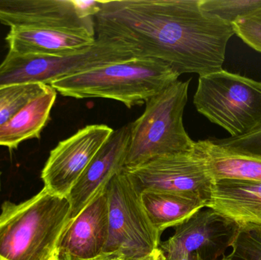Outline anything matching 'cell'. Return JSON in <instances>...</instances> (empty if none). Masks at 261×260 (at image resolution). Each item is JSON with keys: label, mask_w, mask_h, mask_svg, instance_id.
Instances as JSON below:
<instances>
[{"label": "cell", "mask_w": 261, "mask_h": 260, "mask_svg": "<svg viewBox=\"0 0 261 260\" xmlns=\"http://www.w3.org/2000/svg\"><path fill=\"white\" fill-rule=\"evenodd\" d=\"M114 130L105 125H87L60 142L41 172L44 189L67 198L76 182Z\"/></svg>", "instance_id": "9"}, {"label": "cell", "mask_w": 261, "mask_h": 260, "mask_svg": "<svg viewBox=\"0 0 261 260\" xmlns=\"http://www.w3.org/2000/svg\"><path fill=\"white\" fill-rule=\"evenodd\" d=\"M132 56L129 49L125 44L99 38L87 50L67 56L9 51L0 64V87L16 84L50 85L58 79L128 61Z\"/></svg>", "instance_id": "6"}, {"label": "cell", "mask_w": 261, "mask_h": 260, "mask_svg": "<svg viewBox=\"0 0 261 260\" xmlns=\"http://www.w3.org/2000/svg\"><path fill=\"white\" fill-rule=\"evenodd\" d=\"M110 230L107 189L64 229L55 254L89 259L103 253Z\"/></svg>", "instance_id": "13"}, {"label": "cell", "mask_w": 261, "mask_h": 260, "mask_svg": "<svg viewBox=\"0 0 261 260\" xmlns=\"http://www.w3.org/2000/svg\"><path fill=\"white\" fill-rule=\"evenodd\" d=\"M136 187L143 191H162L192 195L206 206L213 180L203 162L193 151L153 159L126 169Z\"/></svg>", "instance_id": "8"}, {"label": "cell", "mask_w": 261, "mask_h": 260, "mask_svg": "<svg viewBox=\"0 0 261 260\" xmlns=\"http://www.w3.org/2000/svg\"><path fill=\"white\" fill-rule=\"evenodd\" d=\"M130 134V123L113 131L76 182L67 196L69 222L105 192L112 179L125 168Z\"/></svg>", "instance_id": "11"}, {"label": "cell", "mask_w": 261, "mask_h": 260, "mask_svg": "<svg viewBox=\"0 0 261 260\" xmlns=\"http://www.w3.org/2000/svg\"><path fill=\"white\" fill-rule=\"evenodd\" d=\"M193 103L207 119L240 137L261 129V82L222 70L199 77Z\"/></svg>", "instance_id": "5"}, {"label": "cell", "mask_w": 261, "mask_h": 260, "mask_svg": "<svg viewBox=\"0 0 261 260\" xmlns=\"http://www.w3.org/2000/svg\"><path fill=\"white\" fill-rule=\"evenodd\" d=\"M212 140L229 152L261 157V129L243 137Z\"/></svg>", "instance_id": "22"}, {"label": "cell", "mask_w": 261, "mask_h": 260, "mask_svg": "<svg viewBox=\"0 0 261 260\" xmlns=\"http://www.w3.org/2000/svg\"><path fill=\"white\" fill-rule=\"evenodd\" d=\"M0 256L7 260H53L60 238L69 223L66 197L43 189L20 204L2 205Z\"/></svg>", "instance_id": "2"}, {"label": "cell", "mask_w": 261, "mask_h": 260, "mask_svg": "<svg viewBox=\"0 0 261 260\" xmlns=\"http://www.w3.org/2000/svg\"><path fill=\"white\" fill-rule=\"evenodd\" d=\"M202 10L232 24L261 11V0H200Z\"/></svg>", "instance_id": "20"}, {"label": "cell", "mask_w": 261, "mask_h": 260, "mask_svg": "<svg viewBox=\"0 0 261 260\" xmlns=\"http://www.w3.org/2000/svg\"><path fill=\"white\" fill-rule=\"evenodd\" d=\"M231 254L245 260H261V227L241 226Z\"/></svg>", "instance_id": "21"}, {"label": "cell", "mask_w": 261, "mask_h": 260, "mask_svg": "<svg viewBox=\"0 0 261 260\" xmlns=\"http://www.w3.org/2000/svg\"><path fill=\"white\" fill-rule=\"evenodd\" d=\"M161 250L158 249V250H155L153 253H150V254L147 255V256H144V257L132 260H161Z\"/></svg>", "instance_id": "26"}, {"label": "cell", "mask_w": 261, "mask_h": 260, "mask_svg": "<svg viewBox=\"0 0 261 260\" xmlns=\"http://www.w3.org/2000/svg\"><path fill=\"white\" fill-rule=\"evenodd\" d=\"M219 260H245L240 259V258L236 257V256H232V255L231 254V253H229V254L225 255V256H223V257L222 258V259H220Z\"/></svg>", "instance_id": "27"}, {"label": "cell", "mask_w": 261, "mask_h": 260, "mask_svg": "<svg viewBox=\"0 0 261 260\" xmlns=\"http://www.w3.org/2000/svg\"><path fill=\"white\" fill-rule=\"evenodd\" d=\"M179 76L161 61L135 58L71 75L50 85L64 96L113 99L132 108L145 103Z\"/></svg>", "instance_id": "3"}, {"label": "cell", "mask_w": 261, "mask_h": 260, "mask_svg": "<svg viewBox=\"0 0 261 260\" xmlns=\"http://www.w3.org/2000/svg\"><path fill=\"white\" fill-rule=\"evenodd\" d=\"M205 207L233 220L240 227H261V182L213 181L211 195Z\"/></svg>", "instance_id": "15"}, {"label": "cell", "mask_w": 261, "mask_h": 260, "mask_svg": "<svg viewBox=\"0 0 261 260\" xmlns=\"http://www.w3.org/2000/svg\"><path fill=\"white\" fill-rule=\"evenodd\" d=\"M234 33L250 47L261 53V11L232 24Z\"/></svg>", "instance_id": "23"}, {"label": "cell", "mask_w": 261, "mask_h": 260, "mask_svg": "<svg viewBox=\"0 0 261 260\" xmlns=\"http://www.w3.org/2000/svg\"><path fill=\"white\" fill-rule=\"evenodd\" d=\"M0 193H1V172H0Z\"/></svg>", "instance_id": "28"}, {"label": "cell", "mask_w": 261, "mask_h": 260, "mask_svg": "<svg viewBox=\"0 0 261 260\" xmlns=\"http://www.w3.org/2000/svg\"><path fill=\"white\" fill-rule=\"evenodd\" d=\"M0 22L10 28L87 29L94 18H84L76 0H0Z\"/></svg>", "instance_id": "12"}, {"label": "cell", "mask_w": 261, "mask_h": 260, "mask_svg": "<svg viewBox=\"0 0 261 260\" xmlns=\"http://www.w3.org/2000/svg\"><path fill=\"white\" fill-rule=\"evenodd\" d=\"M141 200L149 219L158 232L175 227L205 208L203 200L192 195L162 191H143Z\"/></svg>", "instance_id": "18"}, {"label": "cell", "mask_w": 261, "mask_h": 260, "mask_svg": "<svg viewBox=\"0 0 261 260\" xmlns=\"http://www.w3.org/2000/svg\"><path fill=\"white\" fill-rule=\"evenodd\" d=\"M57 91L48 87L42 94L29 102L12 119L0 126V146L16 149L24 140L39 138L50 119Z\"/></svg>", "instance_id": "17"}, {"label": "cell", "mask_w": 261, "mask_h": 260, "mask_svg": "<svg viewBox=\"0 0 261 260\" xmlns=\"http://www.w3.org/2000/svg\"><path fill=\"white\" fill-rule=\"evenodd\" d=\"M193 154L205 165L213 181L221 180L261 182V157L225 151L212 139L199 140L193 145Z\"/></svg>", "instance_id": "16"}, {"label": "cell", "mask_w": 261, "mask_h": 260, "mask_svg": "<svg viewBox=\"0 0 261 260\" xmlns=\"http://www.w3.org/2000/svg\"><path fill=\"white\" fill-rule=\"evenodd\" d=\"M107 192L110 230L103 253H118L132 260L158 250L161 233L149 219L141 192L125 168L112 179Z\"/></svg>", "instance_id": "7"}, {"label": "cell", "mask_w": 261, "mask_h": 260, "mask_svg": "<svg viewBox=\"0 0 261 260\" xmlns=\"http://www.w3.org/2000/svg\"><path fill=\"white\" fill-rule=\"evenodd\" d=\"M239 230L233 220L205 207L176 226L159 250L165 256L196 253L203 260H219L232 247Z\"/></svg>", "instance_id": "10"}, {"label": "cell", "mask_w": 261, "mask_h": 260, "mask_svg": "<svg viewBox=\"0 0 261 260\" xmlns=\"http://www.w3.org/2000/svg\"><path fill=\"white\" fill-rule=\"evenodd\" d=\"M122 255L118 253H102L100 256L93 259H84L74 257L67 254H55L53 260H126Z\"/></svg>", "instance_id": "24"}, {"label": "cell", "mask_w": 261, "mask_h": 260, "mask_svg": "<svg viewBox=\"0 0 261 260\" xmlns=\"http://www.w3.org/2000/svg\"><path fill=\"white\" fill-rule=\"evenodd\" d=\"M190 82V79L176 80L145 102L144 113L130 123L125 168L165 156L191 152L195 141L182 122Z\"/></svg>", "instance_id": "4"}, {"label": "cell", "mask_w": 261, "mask_h": 260, "mask_svg": "<svg viewBox=\"0 0 261 260\" xmlns=\"http://www.w3.org/2000/svg\"><path fill=\"white\" fill-rule=\"evenodd\" d=\"M49 86L45 84L32 83L0 87V126L9 122Z\"/></svg>", "instance_id": "19"}, {"label": "cell", "mask_w": 261, "mask_h": 260, "mask_svg": "<svg viewBox=\"0 0 261 260\" xmlns=\"http://www.w3.org/2000/svg\"><path fill=\"white\" fill-rule=\"evenodd\" d=\"M0 260H7L6 259H4V258L2 257V256H0Z\"/></svg>", "instance_id": "29"}, {"label": "cell", "mask_w": 261, "mask_h": 260, "mask_svg": "<svg viewBox=\"0 0 261 260\" xmlns=\"http://www.w3.org/2000/svg\"><path fill=\"white\" fill-rule=\"evenodd\" d=\"M96 32L87 29L18 28L6 38L9 51L67 56L87 50L96 42Z\"/></svg>", "instance_id": "14"}, {"label": "cell", "mask_w": 261, "mask_h": 260, "mask_svg": "<svg viewBox=\"0 0 261 260\" xmlns=\"http://www.w3.org/2000/svg\"><path fill=\"white\" fill-rule=\"evenodd\" d=\"M96 38L120 41L178 74L222 70L232 24L202 10L200 0L99 1Z\"/></svg>", "instance_id": "1"}, {"label": "cell", "mask_w": 261, "mask_h": 260, "mask_svg": "<svg viewBox=\"0 0 261 260\" xmlns=\"http://www.w3.org/2000/svg\"><path fill=\"white\" fill-rule=\"evenodd\" d=\"M161 260H203L196 253H182V254L165 256L161 251Z\"/></svg>", "instance_id": "25"}]
</instances>
